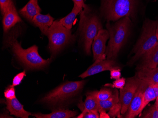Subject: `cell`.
I'll return each instance as SVG.
<instances>
[{
  "mask_svg": "<svg viewBox=\"0 0 158 118\" xmlns=\"http://www.w3.org/2000/svg\"><path fill=\"white\" fill-rule=\"evenodd\" d=\"M131 24L129 17L122 18L113 25L107 22L106 28L110 34V39L106 50L107 59H114L117 58L120 50L127 39Z\"/></svg>",
  "mask_w": 158,
  "mask_h": 118,
  "instance_id": "obj_1",
  "label": "cell"
},
{
  "mask_svg": "<svg viewBox=\"0 0 158 118\" xmlns=\"http://www.w3.org/2000/svg\"><path fill=\"white\" fill-rule=\"evenodd\" d=\"M11 46L13 53L26 67L31 69H41L49 64L50 59L45 60L39 54L38 48L33 45L27 49H24L14 37H10L7 41Z\"/></svg>",
  "mask_w": 158,
  "mask_h": 118,
  "instance_id": "obj_2",
  "label": "cell"
},
{
  "mask_svg": "<svg viewBox=\"0 0 158 118\" xmlns=\"http://www.w3.org/2000/svg\"><path fill=\"white\" fill-rule=\"evenodd\" d=\"M158 22L157 21L147 19L143 27L142 34L133 50L135 55L130 60L131 64L153 48L158 43L157 32Z\"/></svg>",
  "mask_w": 158,
  "mask_h": 118,
  "instance_id": "obj_3",
  "label": "cell"
},
{
  "mask_svg": "<svg viewBox=\"0 0 158 118\" xmlns=\"http://www.w3.org/2000/svg\"><path fill=\"white\" fill-rule=\"evenodd\" d=\"M85 83V81L67 82L47 94L41 102L52 106L61 105L79 94Z\"/></svg>",
  "mask_w": 158,
  "mask_h": 118,
  "instance_id": "obj_4",
  "label": "cell"
},
{
  "mask_svg": "<svg viewBox=\"0 0 158 118\" xmlns=\"http://www.w3.org/2000/svg\"><path fill=\"white\" fill-rule=\"evenodd\" d=\"M87 8L81 11L80 21V30L81 32L84 48L86 53L90 54L93 40L98 32L102 29V26L98 17L95 15L89 14Z\"/></svg>",
  "mask_w": 158,
  "mask_h": 118,
  "instance_id": "obj_5",
  "label": "cell"
},
{
  "mask_svg": "<svg viewBox=\"0 0 158 118\" xmlns=\"http://www.w3.org/2000/svg\"><path fill=\"white\" fill-rule=\"evenodd\" d=\"M135 0H102V12L108 21H116L132 15Z\"/></svg>",
  "mask_w": 158,
  "mask_h": 118,
  "instance_id": "obj_6",
  "label": "cell"
},
{
  "mask_svg": "<svg viewBox=\"0 0 158 118\" xmlns=\"http://www.w3.org/2000/svg\"><path fill=\"white\" fill-rule=\"evenodd\" d=\"M49 40V49L53 55L60 51L73 39L71 29L64 27L59 21L53 22L47 34Z\"/></svg>",
  "mask_w": 158,
  "mask_h": 118,
  "instance_id": "obj_7",
  "label": "cell"
},
{
  "mask_svg": "<svg viewBox=\"0 0 158 118\" xmlns=\"http://www.w3.org/2000/svg\"><path fill=\"white\" fill-rule=\"evenodd\" d=\"M143 81L136 77L129 78L126 85L120 90L119 102L121 105L122 114L127 112L130 103Z\"/></svg>",
  "mask_w": 158,
  "mask_h": 118,
  "instance_id": "obj_8",
  "label": "cell"
},
{
  "mask_svg": "<svg viewBox=\"0 0 158 118\" xmlns=\"http://www.w3.org/2000/svg\"><path fill=\"white\" fill-rule=\"evenodd\" d=\"M110 38L109 31L106 30L99 31L97 35L93 40L92 50L93 54V59H106V44Z\"/></svg>",
  "mask_w": 158,
  "mask_h": 118,
  "instance_id": "obj_9",
  "label": "cell"
},
{
  "mask_svg": "<svg viewBox=\"0 0 158 118\" xmlns=\"http://www.w3.org/2000/svg\"><path fill=\"white\" fill-rule=\"evenodd\" d=\"M149 84V83L144 81L141 83L129 106L126 118H135L142 112L143 93Z\"/></svg>",
  "mask_w": 158,
  "mask_h": 118,
  "instance_id": "obj_10",
  "label": "cell"
},
{
  "mask_svg": "<svg viewBox=\"0 0 158 118\" xmlns=\"http://www.w3.org/2000/svg\"><path fill=\"white\" fill-rule=\"evenodd\" d=\"M114 69H120L113 59H97L87 70L79 76L84 79L86 77L105 71H110Z\"/></svg>",
  "mask_w": 158,
  "mask_h": 118,
  "instance_id": "obj_11",
  "label": "cell"
},
{
  "mask_svg": "<svg viewBox=\"0 0 158 118\" xmlns=\"http://www.w3.org/2000/svg\"><path fill=\"white\" fill-rule=\"evenodd\" d=\"M2 13L3 14L2 23L4 32L8 31L16 24L21 21V18L19 16L16 9L12 1L10 2Z\"/></svg>",
  "mask_w": 158,
  "mask_h": 118,
  "instance_id": "obj_12",
  "label": "cell"
},
{
  "mask_svg": "<svg viewBox=\"0 0 158 118\" xmlns=\"http://www.w3.org/2000/svg\"><path fill=\"white\" fill-rule=\"evenodd\" d=\"M139 69L155 68L158 67V43L153 48L146 52L142 57Z\"/></svg>",
  "mask_w": 158,
  "mask_h": 118,
  "instance_id": "obj_13",
  "label": "cell"
},
{
  "mask_svg": "<svg viewBox=\"0 0 158 118\" xmlns=\"http://www.w3.org/2000/svg\"><path fill=\"white\" fill-rule=\"evenodd\" d=\"M6 108L9 111L11 115L21 118H28L31 115V112H28L24 109L23 105L20 104L16 97L12 99H6Z\"/></svg>",
  "mask_w": 158,
  "mask_h": 118,
  "instance_id": "obj_14",
  "label": "cell"
},
{
  "mask_svg": "<svg viewBox=\"0 0 158 118\" xmlns=\"http://www.w3.org/2000/svg\"><path fill=\"white\" fill-rule=\"evenodd\" d=\"M54 18L49 14L43 15L41 13L35 16L32 20V22L41 31L42 33L47 36L48 31L54 22Z\"/></svg>",
  "mask_w": 158,
  "mask_h": 118,
  "instance_id": "obj_15",
  "label": "cell"
},
{
  "mask_svg": "<svg viewBox=\"0 0 158 118\" xmlns=\"http://www.w3.org/2000/svg\"><path fill=\"white\" fill-rule=\"evenodd\" d=\"M136 77L149 84H158V67L155 68L139 69Z\"/></svg>",
  "mask_w": 158,
  "mask_h": 118,
  "instance_id": "obj_16",
  "label": "cell"
},
{
  "mask_svg": "<svg viewBox=\"0 0 158 118\" xmlns=\"http://www.w3.org/2000/svg\"><path fill=\"white\" fill-rule=\"evenodd\" d=\"M41 10L39 6L38 0H30L26 5L19 10V13L24 17L32 21L35 16L40 13Z\"/></svg>",
  "mask_w": 158,
  "mask_h": 118,
  "instance_id": "obj_17",
  "label": "cell"
},
{
  "mask_svg": "<svg viewBox=\"0 0 158 118\" xmlns=\"http://www.w3.org/2000/svg\"><path fill=\"white\" fill-rule=\"evenodd\" d=\"M77 114V112L76 111L59 109L55 110L49 114L37 113L32 114L31 115L37 118H70L74 117Z\"/></svg>",
  "mask_w": 158,
  "mask_h": 118,
  "instance_id": "obj_18",
  "label": "cell"
},
{
  "mask_svg": "<svg viewBox=\"0 0 158 118\" xmlns=\"http://www.w3.org/2000/svg\"><path fill=\"white\" fill-rule=\"evenodd\" d=\"M158 97V84H149L143 93L142 111L150 102L156 100Z\"/></svg>",
  "mask_w": 158,
  "mask_h": 118,
  "instance_id": "obj_19",
  "label": "cell"
},
{
  "mask_svg": "<svg viewBox=\"0 0 158 118\" xmlns=\"http://www.w3.org/2000/svg\"><path fill=\"white\" fill-rule=\"evenodd\" d=\"M82 10V8L74 4L72 10L66 17L59 20L61 24L67 29H71L77 15Z\"/></svg>",
  "mask_w": 158,
  "mask_h": 118,
  "instance_id": "obj_20",
  "label": "cell"
},
{
  "mask_svg": "<svg viewBox=\"0 0 158 118\" xmlns=\"http://www.w3.org/2000/svg\"><path fill=\"white\" fill-rule=\"evenodd\" d=\"M86 100L83 105L82 112L90 111H99V106L98 100L92 92H89L86 95Z\"/></svg>",
  "mask_w": 158,
  "mask_h": 118,
  "instance_id": "obj_21",
  "label": "cell"
},
{
  "mask_svg": "<svg viewBox=\"0 0 158 118\" xmlns=\"http://www.w3.org/2000/svg\"><path fill=\"white\" fill-rule=\"evenodd\" d=\"M119 102V97L118 91L117 89H114L112 95L109 99L104 101L98 100L99 106V111L101 110L106 111V110H110L112 106Z\"/></svg>",
  "mask_w": 158,
  "mask_h": 118,
  "instance_id": "obj_22",
  "label": "cell"
},
{
  "mask_svg": "<svg viewBox=\"0 0 158 118\" xmlns=\"http://www.w3.org/2000/svg\"><path fill=\"white\" fill-rule=\"evenodd\" d=\"M92 93L94 95L97 99L99 101H104L109 99L112 95L113 91L110 89L103 88L99 91H92Z\"/></svg>",
  "mask_w": 158,
  "mask_h": 118,
  "instance_id": "obj_23",
  "label": "cell"
},
{
  "mask_svg": "<svg viewBox=\"0 0 158 118\" xmlns=\"http://www.w3.org/2000/svg\"><path fill=\"white\" fill-rule=\"evenodd\" d=\"M144 118H158V106L155 105L150 107L142 116Z\"/></svg>",
  "mask_w": 158,
  "mask_h": 118,
  "instance_id": "obj_24",
  "label": "cell"
},
{
  "mask_svg": "<svg viewBox=\"0 0 158 118\" xmlns=\"http://www.w3.org/2000/svg\"><path fill=\"white\" fill-rule=\"evenodd\" d=\"M121 111V105L120 102L114 105L110 109V112H109V115L110 117L114 118V117H119L120 116Z\"/></svg>",
  "mask_w": 158,
  "mask_h": 118,
  "instance_id": "obj_25",
  "label": "cell"
},
{
  "mask_svg": "<svg viewBox=\"0 0 158 118\" xmlns=\"http://www.w3.org/2000/svg\"><path fill=\"white\" fill-rule=\"evenodd\" d=\"M126 79L125 78H120L114 82L113 84H107L105 85V86H108V87H112V88H115L116 89H121L124 88V86L126 85Z\"/></svg>",
  "mask_w": 158,
  "mask_h": 118,
  "instance_id": "obj_26",
  "label": "cell"
},
{
  "mask_svg": "<svg viewBox=\"0 0 158 118\" xmlns=\"http://www.w3.org/2000/svg\"><path fill=\"white\" fill-rule=\"evenodd\" d=\"M4 97L6 99H12L15 98V89L13 85L7 87L4 92Z\"/></svg>",
  "mask_w": 158,
  "mask_h": 118,
  "instance_id": "obj_27",
  "label": "cell"
},
{
  "mask_svg": "<svg viewBox=\"0 0 158 118\" xmlns=\"http://www.w3.org/2000/svg\"><path fill=\"white\" fill-rule=\"evenodd\" d=\"M97 111H90L82 112L80 115H79L77 118H98L99 114Z\"/></svg>",
  "mask_w": 158,
  "mask_h": 118,
  "instance_id": "obj_28",
  "label": "cell"
},
{
  "mask_svg": "<svg viewBox=\"0 0 158 118\" xmlns=\"http://www.w3.org/2000/svg\"><path fill=\"white\" fill-rule=\"evenodd\" d=\"M26 75V74L25 71H23V72L18 74L13 78V81H12V85L15 87V86L19 85L23 79L24 77Z\"/></svg>",
  "mask_w": 158,
  "mask_h": 118,
  "instance_id": "obj_29",
  "label": "cell"
},
{
  "mask_svg": "<svg viewBox=\"0 0 158 118\" xmlns=\"http://www.w3.org/2000/svg\"><path fill=\"white\" fill-rule=\"evenodd\" d=\"M120 69H114L110 71V76L111 79H120L121 76Z\"/></svg>",
  "mask_w": 158,
  "mask_h": 118,
  "instance_id": "obj_30",
  "label": "cell"
},
{
  "mask_svg": "<svg viewBox=\"0 0 158 118\" xmlns=\"http://www.w3.org/2000/svg\"><path fill=\"white\" fill-rule=\"evenodd\" d=\"M11 1L12 0H0V7L2 13H3Z\"/></svg>",
  "mask_w": 158,
  "mask_h": 118,
  "instance_id": "obj_31",
  "label": "cell"
},
{
  "mask_svg": "<svg viewBox=\"0 0 158 118\" xmlns=\"http://www.w3.org/2000/svg\"><path fill=\"white\" fill-rule=\"evenodd\" d=\"M72 1L74 2V4H76L82 8L85 9L87 8L86 5L84 4L83 0H72Z\"/></svg>",
  "mask_w": 158,
  "mask_h": 118,
  "instance_id": "obj_32",
  "label": "cell"
},
{
  "mask_svg": "<svg viewBox=\"0 0 158 118\" xmlns=\"http://www.w3.org/2000/svg\"><path fill=\"white\" fill-rule=\"evenodd\" d=\"M98 112L100 113V115H99V118H110V115H109V114H107L106 113L105 111H102V110H101V111H99Z\"/></svg>",
  "mask_w": 158,
  "mask_h": 118,
  "instance_id": "obj_33",
  "label": "cell"
},
{
  "mask_svg": "<svg viewBox=\"0 0 158 118\" xmlns=\"http://www.w3.org/2000/svg\"><path fill=\"white\" fill-rule=\"evenodd\" d=\"M155 105H156V106H158V97L156 98V102H155Z\"/></svg>",
  "mask_w": 158,
  "mask_h": 118,
  "instance_id": "obj_34",
  "label": "cell"
},
{
  "mask_svg": "<svg viewBox=\"0 0 158 118\" xmlns=\"http://www.w3.org/2000/svg\"><path fill=\"white\" fill-rule=\"evenodd\" d=\"M157 39H158V29H157Z\"/></svg>",
  "mask_w": 158,
  "mask_h": 118,
  "instance_id": "obj_35",
  "label": "cell"
}]
</instances>
